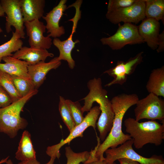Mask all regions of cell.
Segmentation results:
<instances>
[{
    "label": "cell",
    "instance_id": "cell-1",
    "mask_svg": "<svg viewBox=\"0 0 164 164\" xmlns=\"http://www.w3.org/2000/svg\"><path fill=\"white\" fill-rule=\"evenodd\" d=\"M135 94H121L114 97L111 102L114 113V118L112 128L105 139L98 146L95 157L100 160H104L103 155L105 151L109 148H114L126 141L132 139L129 134L124 133L122 125L124 115L127 110L136 104L139 100Z\"/></svg>",
    "mask_w": 164,
    "mask_h": 164
},
{
    "label": "cell",
    "instance_id": "cell-2",
    "mask_svg": "<svg viewBox=\"0 0 164 164\" xmlns=\"http://www.w3.org/2000/svg\"><path fill=\"white\" fill-rule=\"evenodd\" d=\"M87 86L89 91L87 95L81 99L84 100L82 110L83 113L89 111L95 102L99 104L101 113L96 125L99 133V138L103 142L112 127L114 113L111 103L108 97L107 91L103 88L100 78L90 80Z\"/></svg>",
    "mask_w": 164,
    "mask_h": 164
},
{
    "label": "cell",
    "instance_id": "cell-3",
    "mask_svg": "<svg viewBox=\"0 0 164 164\" xmlns=\"http://www.w3.org/2000/svg\"><path fill=\"white\" fill-rule=\"evenodd\" d=\"M126 132L133 139L135 148H142L145 145H160L164 139V123L159 124L155 120L139 122L133 118L124 121Z\"/></svg>",
    "mask_w": 164,
    "mask_h": 164
},
{
    "label": "cell",
    "instance_id": "cell-4",
    "mask_svg": "<svg viewBox=\"0 0 164 164\" xmlns=\"http://www.w3.org/2000/svg\"><path fill=\"white\" fill-rule=\"evenodd\" d=\"M38 92L35 90L8 106L0 108V132L14 138L20 129L25 128L28 125L26 119L20 116L26 103Z\"/></svg>",
    "mask_w": 164,
    "mask_h": 164
},
{
    "label": "cell",
    "instance_id": "cell-5",
    "mask_svg": "<svg viewBox=\"0 0 164 164\" xmlns=\"http://www.w3.org/2000/svg\"><path fill=\"white\" fill-rule=\"evenodd\" d=\"M118 24L116 32L108 37H103L100 40L103 45L108 46L113 50H119L127 45L141 44L145 42L140 35L138 26L131 23Z\"/></svg>",
    "mask_w": 164,
    "mask_h": 164
},
{
    "label": "cell",
    "instance_id": "cell-6",
    "mask_svg": "<svg viewBox=\"0 0 164 164\" xmlns=\"http://www.w3.org/2000/svg\"><path fill=\"white\" fill-rule=\"evenodd\" d=\"M133 139L128 140L118 147L108 149L104 152L106 157L104 160L106 164H116L118 159L127 158L138 162L141 164H164L161 155H154L150 158L143 157L136 152L132 148Z\"/></svg>",
    "mask_w": 164,
    "mask_h": 164
},
{
    "label": "cell",
    "instance_id": "cell-7",
    "mask_svg": "<svg viewBox=\"0 0 164 164\" xmlns=\"http://www.w3.org/2000/svg\"><path fill=\"white\" fill-rule=\"evenodd\" d=\"M134 109L135 120H158L164 123V100L152 93L139 99Z\"/></svg>",
    "mask_w": 164,
    "mask_h": 164
},
{
    "label": "cell",
    "instance_id": "cell-8",
    "mask_svg": "<svg viewBox=\"0 0 164 164\" xmlns=\"http://www.w3.org/2000/svg\"><path fill=\"white\" fill-rule=\"evenodd\" d=\"M82 2L81 0H77L74 3L70 5V7H74L75 8L76 12L74 17L69 20V21H72L73 22L72 32L69 37L67 39L63 41L58 38H54L52 42L59 51L58 59L60 61H66L69 67L71 69L74 68L75 63V61L72 57L71 53L75 46V44L80 42L78 39L73 41V36L74 33L76 32L78 22L81 18V11L80 9Z\"/></svg>",
    "mask_w": 164,
    "mask_h": 164
},
{
    "label": "cell",
    "instance_id": "cell-9",
    "mask_svg": "<svg viewBox=\"0 0 164 164\" xmlns=\"http://www.w3.org/2000/svg\"><path fill=\"white\" fill-rule=\"evenodd\" d=\"M100 113L101 110L99 106L92 108L84 117L82 122L76 126L64 140H61L56 145L48 147L46 153L49 155L54 154L57 157L60 158V150L62 146L66 144H69L72 140L77 137H82L84 132L88 127H92L95 129L97 121Z\"/></svg>",
    "mask_w": 164,
    "mask_h": 164
},
{
    "label": "cell",
    "instance_id": "cell-10",
    "mask_svg": "<svg viewBox=\"0 0 164 164\" xmlns=\"http://www.w3.org/2000/svg\"><path fill=\"white\" fill-rule=\"evenodd\" d=\"M144 0H137L132 5L110 13H107L106 18L114 24L124 23L138 24L145 18Z\"/></svg>",
    "mask_w": 164,
    "mask_h": 164
},
{
    "label": "cell",
    "instance_id": "cell-11",
    "mask_svg": "<svg viewBox=\"0 0 164 164\" xmlns=\"http://www.w3.org/2000/svg\"><path fill=\"white\" fill-rule=\"evenodd\" d=\"M143 53V52H141L125 62L118 61L115 66L104 71V73L113 78L105 86L109 87L115 84L122 85L125 83L128 76L134 73L137 66L142 62Z\"/></svg>",
    "mask_w": 164,
    "mask_h": 164
},
{
    "label": "cell",
    "instance_id": "cell-12",
    "mask_svg": "<svg viewBox=\"0 0 164 164\" xmlns=\"http://www.w3.org/2000/svg\"><path fill=\"white\" fill-rule=\"evenodd\" d=\"M0 4L6 14L5 30L7 33L12 30V26L18 31L21 38H24L25 26L19 0H1Z\"/></svg>",
    "mask_w": 164,
    "mask_h": 164
},
{
    "label": "cell",
    "instance_id": "cell-13",
    "mask_svg": "<svg viewBox=\"0 0 164 164\" xmlns=\"http://www.w3.org/2000/svg\"><path fill=\"white\" fill-rule=\"evenodd\" d=\"M26 34L29 37L30 47L47 50L51 48L53 44L52 39L48 36H45L46 26L38 19L24 22Z\"/></svg>",
    "mask_w": 164,
    "mask_h": 164
},
{
    "label": "cell",
    "instance_id": "cell-14",
    "mask_svg": "<svg viewBox=\"0 0 164 164\" xmlns=\"http://www.w3.org/2000/svg\"><path fill=\"white\" fill-rule=\"evenodd\" d=\"M67 1L61 0L56 6L42 17L46 22V29L49 33L47 36L50 37L58 38L65 33L64 27L60 26L59 23L64 12L67 9Z\"/></svg>",
    "mask_w": 164,
    "mask_h": 164
},
{
    "label": "cell",
    "instance_id": "cell-15",
    "mask_svg": "<svg viewBox=\"0 0 164 164\" xmlns=\"http://www.w3.org/2000/svg\"><path fill=\"white\" fill-rule=\"evenodd\" d=\"M61 63V61L56 57L48 62L41 61L34 65H28V74L35 89L37 90L43 84L50 70L57 69Z\"/></svg>",
    "mask_w": 164,
    "mask_h": 164
},
{
    "label": "cell",
    "instance_id": "cell-16",
    "mask_svg": "<svg viewBox=\"0 0 164 164\" xmlns=\"http://www.w3.org/2000/svg\"><path fill=\"white\" fill-rule=\"evenodd\" d=\"M160 28L159 21L152 18H145L138 26L140 35L148 46L153 50L157 48Z\"/></svg>",
    "mask_w": 164,
    "mask_h": 164
},
{
    "label": "cell",
    "instance_id": "cell-17",
    "mask_svg": "<svg viewBox=\"0 0 164 164\" xmlns=\"http://www.w3.org/2000/svg\"><path fill=\"white\" fill-rule=\"evenodd\" d=\"M54 54L47 50L22 46L15 52L12 57L27 62L29 65L35 64L41 61H45L48 57H53Z\"/></svg>",
    "mask_w": 164,
    "mask_h": 164
},
{
    "label": "cell",
    "instance_id": "cell-18",
    "mask_svg": "<svg viewBox=\"0 0 164 164\" xmlns=\"http://www.w3.org/2000/svg\"><path fill=\"white\" fill-rule=\"evenodd\" d=\"M24 22L39 20L44 13L45 0H19Z\"/></svg>",
    "mask_w": 164,
    "mask_h": 164
},
{
    "label": "cell",
    "instance_id": "cell-19",
    "mask_svg": "<svg viewBox=\"0 0 164 164\" xmlns=\"http://www.w3.org/2000/svg\"><path fill=\"white\" fill-rule=\"evenodd\" d=\"M2 60L5 63H0V70L10 75H15L31 80L28 74L27 62L11 56L4 57Z\"/></svg>",
    "mask_w": 164,
    "mask_h": 164
},
{
    "label": "cell",
    "instance_id": "cell-20",
    "mask_svg": "<svg viewBox=\"0 0 164 164\" xmlns=\"http://www.w3.org/2000/svg\"><path fill=\"white\" fill-rule=\"evenodd\" d=\"M15 157L21 162L36 159V152L32 144L31 134L27 130L22 133Z\"/></svg>",
    "mask_w": 164,
    "mask_h": 164
},
{
    "label": "cell",
    "instance_id": "cell-21",
    "mask_svg": "<svg viewBox=\"0 0 164 164\" xmlns=\"http://www.w3.org/2000/svg\"><path fill=\"white\" fill-rule=\"evenodd\" d=\"M146 88L149 93L164 97V66L154 69L150 74Z\"/></svg>",
    "mask_w": 164,
    "mask_h": 164
},
{
    "label": "cell",
    "instance_id": "cell-22",
    "mask_svg": "<svg viewBox=\"0 0 164 164\" xmlns=\"http://www.w3.org/2000/svg\"><path fill=\"white\" fill-rule=\"evenodd\" d=\"M145 18L161 20L164 23V0H144Z\"/></svg>",
    "mask_w": 164,
    "mask_h": 164
},
{
    "label": "cell",
    "instance_id": "cell-23",
    "mask_svg": "<svg viewBox=\"0 0 164 164\" xmlns=\"http://www.w3.org/2000/svg\"><path fill=\"white\" fill-rule=\"evenodd\" d=\"M19 32L15 30L12 32L11 39L7 42L0 46V63L5 57L13 56V52H15L22 47L23 42L21 39Z\"/></svg>",
    "mask_w": 164,
    "mask_h": 164
},
{
    "label": "cell",
    "instance_id": "cell-24",
    "mask_svg": "<svg viewBox=\"0 0 164 164\" xmlns=\"http://www.w3.org/2000/svg\"><path fill=\"white\" fill-rule=\"evenodd\" d=\"M0 84L9 95L13 102L22 98L16 89L12 76L0 70Z\"/></svg>",
    "mask_w": 164,
    "mask_h": 164
},
{
    "label": "cell",
    "instance_id": "cell-25",
    "mask_svg": "<svg viewBox=\"0 0 164 164\" xmlns=\"http://www.w3.org/2000/svg\"><path fill=\"white\" fill-rule=\"evenodd\" d=\"M16 90L21 97L36 89L31 80L15 75H11Z\"/></svg>",
    "mask_w": 164,
    "mask_h": 164
},
{
    "label": "cell",
    "instance_id": "cell-26",
    "mask_svg": "<svg viewBox=\"0 0 164 164\" xmlns=\"http://www.w3.org/2000/svg\"><path fill=\"white\" fill-rule=\"evenodd\" d=\"M59 110L62 119L70 132L75 127V125L72 117L66 99L61 96L59 97Z\"/></svg>",
    "mask_w": 164,
    "mask_h": 164
},
{
    "label": "cell",
    "instance_id": "cell-27",
    "mask_svg": "<svg viewBox=\"0 0 164 164\" xmlns=\"http://www.w3.org/2000/svg\"><path fill=\"white\" fill-rule=\"evenodd\" d=\"M65 154L67 159L66 164H79L83 163L88 159L90 152L85 151L76 153L74 152L70 146L66 147L65 148Z\"/></svg>",
    "mask_w": 164,
    "mask_h": 164
},
{
    "label": "cell",
    "instance_id": "cell-28",
    "mask_svg": "<svg viewBox=\"0 0 164 164\" xmlns=\"http://www.w3.org/2000/svg\"><path fill=\"white\" fill-rule=\"evenodd\" d=\"M66 102L69 109L73 120L77 126L83 121L84 117L82 110V107L78 101L73 102L69 99H66Z\"/></svg>",
    "mask_w": 164,
    "mask_h": 164
},
{
    "label": "cell",
    "instance_id": "cell-29",
    "mask_svg": "<svg viewBox=\"0 0 164 164\" xmlns=\"http://www.w3.org/2000/svg\"><path fill=\"white\" fill-rule=\"evenodd\" d=\"M137 0H109L107 13H110L121 8L129 6Z\"/></svg>",
    "mask_w": 164,
    "mask_h": 164
},
{
    "label": "cell",
    "instance_id": "cell-30",
    "mask_svg": "<svg viewBox=\"0 0 164 164\" xmlns=\"http://www.w3.org/2000/svg\"><path fill=\"white\" fill-rule=\"evenodd\" d=\"M12 102L9 95L0 84V108L6 107Z\"/></svg>",
    "mask_w": 164,
    "mask_h": 164
},
{
    "label": "cell",
    "instance_id": "cell-31",
    "mask_svg": "<svg viewBox=\"0 0 164 164\" xmlns=\"http://www.w3.org/2000/svg\"><path fill=\"white\" fill-rule=\"evenodd\" d=\"M157 48L156 50L157 53L162 52L164 50V31L159 34L157 40Z\"/></svg>",
    "mask_w": 164,
    "mask_h": 164
},
{
    "label": "cell",
    "instance_id": "cell-32",
    "mask_svg": "<svg viewBox=\"0 0 164 164\" xmlns=\"http://www.w3.org/2000/svg\"><path fill=\"white\" fill-rule=\"evenodd\" d=\"M50 160L45 164H54L56 157L54 156L50 157ZM24 164H41L36 159L24 161Z\"/></svg>",
    "mask_w": 164,
    "mask_h": 164
},
{
    "label": "cell",
    "instance_id": "cell-33",
    "mask_svg": "<svg viewBox=\"0 0 164 164\" xmlns=\"http://www.w3.org/2000/svg\"><path fill=\"white\" fill-rule=\"evenodd\" d=\"M118 160L120 164H141L138 162L125 158L119 159Z\"/></svg>",
    "mask_w": 164,
    "mask_h": 164
},
{
    "label": "cell",
    "instance_id": "cell-34",
    "mask_svg": "<svg viewBox=\"0 0 164 164\" xmlns=\"http://www.w3.org/2000/svg\"><path fill=\"white\" fill-rule=\"evenodd\" d=\"M84 164H106L104 160H101L99 159L87 162L84 163Z\"/></svg>",
    "mask_w": 164,
    "mask_h": 164
},
{
    "label": "cell",
    "instance_id": "cell-35",
    "mask_svg": "<svg viewBox=\"0 0 164 164\" xmlns=\"http://www.w3.org/2000/svg\"><path fill=\"white\" fill-rule=\"evenodd\" d=\"M5 13L4 10L0 4V17L4 16ZM3 30L0 27V33L2 32Z\"/></svg>",
    "mask_w": 164,
    "mask_h": 164
},
{
    "label": "cell",
    "instance_id": "cell-36",
    "mask_svg": "<svg viewBox=\"0 0 164 164\" xmlns=\"http://www.w3.org/2000/svg\"><path fill=\"white\" fill-rule=\"evenodd\" d=\"M24 161L21 162L18 164H24ZM5 163L6 164H14L12 160L10 159H8Z\"/></svg>",
    "mask_w": 164,
    "mask_h": 164
},
{
    "label": "cell",
    "instance_id": "cell-37",
    "mask_svg": "<svg viewBox=\"0 0 164 164\" xmlns=\"http://www.w3.org/2000/svg\"><path fill=\"white\" fill-rule=\"evenodd\" d=\"M9 156H8L5 159H3L0 161V164H2L4 163H5L9 158Z\"/></svg>",
    "mask_w": 164,
    "mask_h": 164
},
{
    "label": "cell",
    "instance_id": "cell-38",
    "mask_svg": "<svg viewBox=\"0 0 164 164\" xmlns=\"http://www.w3.org/2000/svg\"></svg>",
    "mask_w": 164,
    "mask_h": 164
}]
</instances>
